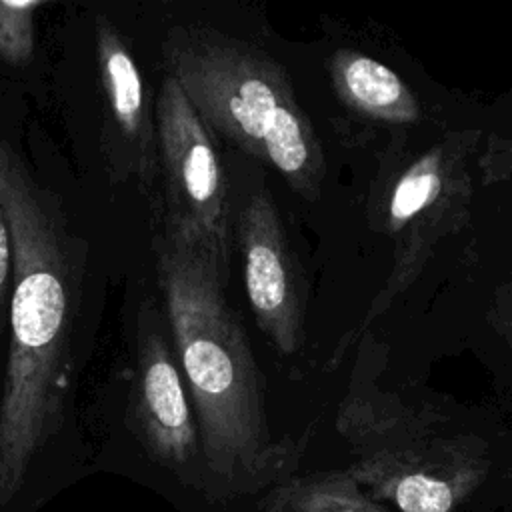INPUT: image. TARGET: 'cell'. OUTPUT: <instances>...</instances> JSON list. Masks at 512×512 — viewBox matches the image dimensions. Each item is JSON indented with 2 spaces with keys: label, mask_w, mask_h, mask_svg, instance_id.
Listing matches in <instances>:
<instances>
[{
  "label": "cell",
  "mask_w": 512,
  "mask_h": 512,
  "mask_svg": "<svg viewBox=\"0 0 512 512\" xmlns=\"http://www.w3.org/2000/svg\"><path fill=\"white\" fill-rule=\"evenodd\" d=\"M0 202L14 240L10 342L0 398V504H8L64 422L84 256L56 196L2 138Z\"/></svg>",
  "instance_id": "obj_1"
},
{
  "label": "cell",
  "mask_w": 512,
  "mask_h": 512,
  "mask_svg": "<svg viewBox=\"0 0 512 512\" xmlns=\"http://www.w3.org/2000/svg\"><path fill=\"white\" fill-rule=\"evenodd\" d=\"M154 250L204 466L232 494L284 480L294 452L270 436L262 376L226 284L198 254L162 234Z\"/></svg>",
  "instance_id": "obj_2"
},
{
  "label": "cell",
  "mask_w": 512,
  "mask_h": 512,
  "mask_svg": "<svg viewBox=\"0 0 512 512\" xmlns=\"http://www.w3.org/2000/svg\"><path fill=\"white\" fill-rule=\"evenodd\" d=\"M162 60L210 132L270 164L292 186L314 182V144L280 66L256 46L208 26H176Z\"/></svg>",
  "instance_id": "obj_3"
},
{
  "label": "cell",
  "mask_w": 512,
  "mask_h": 512,
  "mask_svg": "<svg viewBox=\"0 0 512 512\" xmlns=\"http://www.w3.org/2000/svg\"><path fill=\"white\" fill-rule=\"evenodd\" d=\"M162 236L198 254L226 284L230 276V216L224 172L212 132L180 84L164 74L156 98Z\"/></svg>",
  "instance_id": "obj_4"
},
{
  "label": "cell",
  "mask_w": 512,
  "mask_h": 512,
  "mask_svg": "<svg viewBox=\"0 0 512 512\" xmlns=\"http://www.w3.org/2000/svg\"><path fill=\"white\" fill-rule=\"evenodd\" d=\"M168 334V322L160 310L144 302L136 320L130 420L150 458L174 472H182L198 458L200 438Z\"/></svg>",
  "instance_id": "obj_5"
},
{
  "label": "cell",
  "mask_w": 512,
  "mask_h": 512,
  "mask_svg": "<svg viewBox=\"0 0 512 512\" xmlns=\"http://www.w3.org/2000/svg\"><path fill=\"white\" fill-rule=\"evenodd\" d=\"M244 288L260 330L284 354L300 340V302L282 222L272 198L254 192L236 216Z\"/></svg>",
  "instance_id": "obj_6"
},
{
  "label": "cell",
  "mask_w": 512,
  "mask_h": 512,
  "mask_svg": "<svg viewBox=\"0 0 512 512\" xmlns=\"http://www.w3.org/2000/svg\"><path fill=\"white\" fill-rule=\"evenodd\" d=\"M94 42L116 164L132 174L142 188H150L160 178L158 128L140 66L120 30L104 16L96 18Z\"/></svg>",
  "instance_id": "obj_7"
},
{
  "label": "cell",
  "mask_w": 512,
  "mask_h": 512,
  "mask_svg": "<svg viewBox=\"0 0 512 512\" xmlns=\"http://www.w3.org/2000/svg\"><path fill=\"white\" fill-rule=\"evenodd\" d=\"M258 512H392L352 478L350 472L286 476L276 482Z\"/></svg>",
  "instance_id": "obj_8"
},
{
  "label": "cell",
  "mask_w": 512,
  "mask_h": 512,
  "mask_svg": "<svg viewBox=\"0 0 512 512\" xmlns=\"http://www.w3.org/2000/svg\"><path fill=\"white\" fill-rule=\"evenodd\" d=\"M44 0H0V60L24 66L36 50V14Z\"/></svg>",
  "instance_id": "obj_9"
},
{
  "label": "cell",
  "mask_w": 512,
  "mask_h": 512,
  "mask_svg": "<svg viewBox=\"0 0 512 512\" xmlns=\"http://www.w3.org/2000/svg\"><path fill=\"white\" fill-rule=\"evenodd\" d=\"M342 82L354 100L372 108L392 104L402 94L398 76L372 58L348 60L342 66Z\"/></svg>",
  "instance_id": "obj_10"
},
{
  "label": "cell",
  "mask_w": 512,
  "mask_h": 512,
  "mask_svg": "<svg viewBox=\"0 0 512 512\" xmlns=\"http://www.w3.org/2000/svg\"><path fill=\"white\" fill-rule=\"evenodd\" d=\"M14 292V240L0 202V340L10 326V304Z\"/></svg>",
  "instance_id": "obj_11"
},
{
  "label": "cell",
  "mask_w": 512,
  "mask_h": 512,
  "mask_svg": "<svg viewBox=\"0 0 512 512\" xmlns=\"http://www.w3.org/2000/svg\"><path fill=\"white\" fill-rule=\"evenodd\" d=\"M436 186H438V180L430 172L412 174L404 178L392 198V216L398 220L412 216L416 210H420L428 202Z\"/></svg>",
  "instance_id": "obj_12"
}]
</instances>
